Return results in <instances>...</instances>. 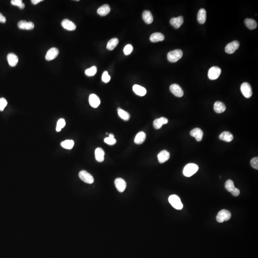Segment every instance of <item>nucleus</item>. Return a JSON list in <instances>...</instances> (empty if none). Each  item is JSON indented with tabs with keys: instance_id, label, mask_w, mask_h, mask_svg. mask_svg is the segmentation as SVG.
Segmentation results:
<instances>
[{
	"instance_id": "1",
	"label": "nucleus",
	"mask_w": 258,
	"mask_h": 258,
	"mask_svg": "<svg viewBox=\"0 0 258 258\" xmlns=\"http://www.w3.org/2000/svg\"><path fill=\"white\" fill-rule=\"evenodd\" d=\"M199 168L195 164L190 163L185 166L183 169V174L187 177H190L197 173Z\"/></svg>"
},
{
	"instance_id": "2",
	"label": "nucleus",
	"mask_w": 258,
	"mask_h": 258,
	"mask_svg": "<svg viewBox=\"0 0 258 258\" xmlns=\"http://www.w3.org/2000/svg\"><path fill=\"white\" fill-rule=\"evenodd\" d=\"M183 52L181 50L176 49L170 51L168 54V59L169 61L175 63L180 60L183 56Z\"/></svg>"
},
{
	"instance_id": "3",
	"label": "nucleus",
	"mask_w": 258,
	"mask_h": 258,
	"mask_svg": "<svg viewBox=\"0 0 258 258\" xmlns=\"http://www.w3.org/2000/svg\"><path fill=\"white\" fill-rule=\"evenodd\" d=\"M168 201L170 204L176 210H181L183 207L180 198L177 195L172 194L170 195L169 197Z\"/></svg>"
},
{
	"instance_id": "4",
	"label": "nucleus",
	"mask_w": 258,
	"mask_h": 258,
	"mask_svg": "<svg viewBox=\"0 0 258 258\" xmlns=\"http://www.w3.org/2000/svg\"><path fill=\"white\" fill-rule=\"evenodd\" d=\"M231 214L230 212L226 210H223L218 212L217 216V220L219 223H222L229 220L231 218Z\"/></svg>"
},
{
	"instance_id": "5",
	"label": "nucleus",
	"mask_w": 258,
	"mask_h": 258,
	"mask_svg": "<svg viewBox=\"0 0 258 258\" xmlns=\"http://www.w3.org/2000/svg\"><path fill=\"white\" fill-rule=\"evenodd\" d=\"M79 177L81 180L87 184H91L94 181V178L90 173L86 171L82 170L79 173Z\"/></svg>"
},
{
	"instance_id": "6",
	"label": "nucleus",
	"mask_w": 258,
	"mask_h": 258,
	"mask_svg": "<svg viewBox=\"0 0 258 258\" xmlns=\"http://www.w3.org/2000/svg\"><path fill=\"white\" fill-rule=\"evenodd\" d=\"M241 90L243 96L246 98H251L252 95V91L251 86L247 82L242 83L241 86Z\"/></svg>"
},
{
	"instance_id": "7",
	"label": "nucleus",
	"mask_w": 258,
	"mask_h": 258,
	"mask_svg": "<svg viewBox=\"0 0 258 258\" xmlns=\"http://www.w3.org/2000/svg\"><path fill=\"white\" fill-rule=\"evenodd\" d=\"M221 70L218 67H213L210 68L208 73V77L211 80H215L220 76Z\"/></svg>"
},
{
	"instance_id": "8",
	"label": "nucleus",
	"mask_w": 258,
	"mask_h": 258,
	"mask_svg": "<svg viewBox=\"0 0 258 258\" xmlns=\"http://www.w3.org/2000/svg\"><path fill=\"white\" fill-rule=\"evenodd\" d=\"M240 47V43L238 41H234L228 44L225 47V51L228 54H231L234 53Z\"/></svg>"
},
{
	"instance_id": "9",
	"label": "nucleus",
	"mask_w": 258,
	"mask_h": 258,
	"mask_svg": "<svg viewBox=\"0 0 258 258\" xmlns=\"http://www.w3.org/2000/svg\"><path fill=\"white\" fill-rule=\"evenodd\" d=\"M170 90L171 92L177 97H182L184 95V91L183 90L179 85L176 84H174L171 85Z\"/></svg>"
},
{
	"instance_id": "10",
	"label": "nucleus",
	"mask_w": 258,
	"mask_h": 258,
	"mask_svg": "<svg viewBox=\"0 0 258 258\" xmlns=\"http://www.w3.org/2000/svg\"><path fill=\"white\" fill-rule=\"evenodd\" d=\"M59 50L56 48H52L48 50L45 59L48 61H51L54 60L59 55Z\"/></svg>"
},
{
	"instance_id": "11",
	"label": "nucleus",
	"mask_w": 258,
	"mask_h": 258,
	"mask_svg": "<svg viewBox=\"0 0 258 258\" xmlns=\"http://www.w3.org/2000/svg\"><path fill=\"white\" fill-rule=\"evenodd\" d=\"M115 185L119 192H123L126 188V183L122 178H116L115 180Z\"/></svg>"
},
{
	"instance_id": "12",
	"label": "nucleus",
	"mask_w": 258,
	"mask_h": 258,
	"mask_svg": "<svg viewBox=\"0 0 258 258\" xmlns=\"http://www.w3.org/2000/svg\"><path fill=\"white\" fill-rule=\"evenodd\" d=\"M18 27L20 29L32 30L34 29L35 25L32 22H26V21H20L18 23Z\"/></svg>"
},
{
	"instance_id": "13",
	"label": "nucleus",
	"mask_w": 258,
	"mask_h": 258,
	"mask_svg": "<svg viewBox=\"0 0 258 258\" xmlns=\"http://www.w3.org/2000/svg\"><path fill=\"white\" fill-rule=\"evenodd\" d=\"M61 25L64 29L67 30L73 31L76 29V25L67 19H65L62 21Z\"/></svg>"
},
{
	"instance_id": "14",
	"label": "nucleus",
	"mask_w": 258,
	"mask_h": 258,
	"mask_svg": "<svg viewBox=\"0 0 258 258\" xmlns=\"http://www.w3.org/2000/svg\"><path fill=\"white\" fill-rule=\"evenodd\" d=\"M170 22L171 25H172L174 28L178 29L180 28L184 23V18L182 16H179L177 17H173L171 19Z\"/></svg>"
},
{
	"instance_id": "15",
	"label": "nucleus",
	"mask_w": 258,
	"mask_h": 258,
	"mask_svg": "<svg viewBox=\"0 0 258 258\" xmlns=\"http://www.w3.org/2000/svg\"><path fill=\"white\" fill-rule=\"evenodd\" d=\"M190 135L194 137L197 141H200L203 139V132L201 129L198 128L194 129L190 132Z\"/></svg>"
},
{
	"instance_id": "16",
	"label": "nucleus",
	"mask_w": 258,
	"mask_h": 258,
	"mask_svg": "<svg viewBox=\"0 0 258 258\" xmlns=\"http://www.w3.org/2000/svg\"><path fill=\"white\" fill-rule=\"evenodd\" d=\"M89 102L91 107L97 108L101 104V100L96 94H91L89 97Z\"/></svg>"
},
{
	"instance_id": "17",
	"label": "nucleus",
	"mask_w": 258,
	"mask_h": 258,
	"mask_svg": "<svg viewBox=\"0 0 258 258\" xmlns=\"http://www.w3.org/2000/svg\"><path fill=\"white\" fill-rule=\"evenodd\" d=\"M170 155L168 151L163 150L158 153L157 157L159 163L163 164L168 161L170 158Z\"/></svg>"
},
{
	"instance_id": "18",
	"label": "nucleus",
	"mask_w": 258,
	"mask_h": 258,
	"mask_svg": "<svg viewBox=\"0 0 258 258\" xmlns=\"http://www.w3.org/2000/svg\"><path fill=\"white\" fill-rule=\"evenodd\" d=\"M168 122V120L165 117H161L159 119L155 120L153 122V125L156 129H159L162 127L164 124H166Z\"/></svg>"
},
{
	"instance_id": "19",
	"label": "nucleus",
	"mask_w": 258,
	"mask_h": 258,
	"mask_svg": "<svg viewBox=\"0 0 258 258\" xmlns=\"http://www.w3.org/2000/svg\"><path fill=\"white\" fill-rule=\"evenodd\" d=\"M7 60L11 67H15L18 62V57L14 53H9L7 55Z\"/></svg>"
},
{
	"instance_id": "20",
	"label": "nucleus",
	"mask_w": 258,
	"mask_h": 258,
	"mask_svg": "<svg viewBox=\"0 0 258 258\" xmlns=\"http://www.w3.org/2000/svg\"><path fill=\"white\" fill-rule=\"evenodd\" d=\"M133 90L136 95L140 96H144L146 95L147 92L146 89L139 85H134L133 86Z\"/></svg>"
},
{
	"instance_id": "21",
	"label": "nucleus",
	"mask_w": 258,
	"mask_h": 258,
	"mask_svg": "<svg viewBox=\"0 0 258 258\" xmlns=\"http://www.w3.org/2000/svg\"><path fill=\"white\" fill-rule=\"evenodd\" d=\"M95 158L98 162L102 163L104 160L105 152L102 148L98 147L95 150Z\"/></svg>"
},
{
	"instance_id": "22",
	"label": "nucleus",
	"mask_w": 258,
	"mask_h": 258,
	"mask_svg": "<svg viewBox=\"0 0 258 258\" xmlns=\"http://www.w3.org/2000/svg\"><path fill=\"white\" fill-rule=\"evenodd\" d=\"M219 138L226 142H230L233 139V134L229 132H224L219 135Z\"/></svg>"
},
{
	"instance_id": "23",
	"label": "nucleus",
	"mask_w": 258,
	"mask_h": 258,
	"mask_svg": "<svg viewBox=\"0 0 258 258\" xmlns=\"http://www.w3.org/2000/svg\"><path fill=\"white\" fill-rule=\"evenodd\" d=\"M226 107L224 103L221 102H216L214 105V110L218 114H221L226 110Z\"/></svg>"
},
{
	"instance_id": "24",
	"label": "nucleus",
	"mask_w": 258,
	"mask_h": 258,
	"mask_svg": "<svg viewBox=\"0 0 258 258\" xmlns=\"http://www.w3.org/2000/svg\"><path fill=\"white\" fill-rule=\"evenodd\" d=\"M143 19L145 23L147 24H151L152 23L153 21V16L151 12L149 11H144L143 13Z\"/></svg>"
},
{
	"instance_id": "25",
	"label": "nucleus",
	"mask_w": 258,
	"mask_h": 258,
	"mask_svg": "<svg viewBox=\"0 0 258 258\" xmlns=\"http://www.w3.org/2000/svg\"><path fill=\"white\" fill-rule=\"evenodd\" d=\"M146 135L144 132H140L137 133L134 139V143L137 144H143L146 139Z\"/></svg>"
},
{
	"instance_id": "26",
	"label": "nucleus",
	"mask_w": 258,
	"mask_h": 258,
	"mask_svg": "<svg viewBox=\"0 0 258 258\" xmlns=\"http://www.w3.org/2000/svg\"><path fill=\"white\" fill-rule=\"evenodd\" d=\"M206 10L203 8L200 9L198 12V21L200 24H204L206 22Z\"/></svg>"
},
{
	"instance_id": "27",
	"label": "nucleus",
	"mask_w": 258,
	"mask_h": 258,
	"mask_svg": "<svg viewBox=\"0 0 258 258\" xmlns=\"http://www.w3.org/2000/svg\"><path fill=\"white\" fill-rule=\"evenodd\" d=\"M164 39V35L161 33H155L152 34L150 37V41L154 43L163 41Z\"/></svg>"
},
{
	"instance_id": "28",
	"label": "nucleus",
	"mask_w": 258,
	"mask_h": 258,
	"mask_svg": "<svg viewBox=\"0 0 258 258\" xmlns=\"http://www.w3.org/2000/svg\"><path fill=\"white\" fill-rule=\"evenodd\" d=\"M110 11V8L108 5H104L102 6L98 9L97 13L99 15L104 16L109 13Z\"/></svg>"
},
{
	"instance_id": "29",
	"label": "nucleus",
	"mask_w": 258,
	"mask_h": 258,
	"mask_svg": "<svg viewBox=\"0 0 258 258\" xmlns=\"http://www.w3.org/2000/svg\"><path fill=\"white\" fill-rule=\"evenodd\" d=\"M246 26L249 29H254L257 27V24L254 20L252 19L247 18L244 20Z\"/></svg>"
},
{
	"instance_id": "30",
	"label": "nucleus",
	"mask_w": 258,
	"mask_h": 258,
	"mask_svg": "<svg viewBox=\"0 0 258 258\" xmlns=\"http://www.w3.org/2000/svg\"><path fill=\"white\" fill-rule=\"evenodd\" d=\"M117 110H118V115H119L120 118L122 119V120H124L125 121H128L130 120V115L128 112L123 110L120 108H118Z\"/></svg>"
},
{
	"instance_id": "31",
	"label": "nucleus",
	"mask_w": 258,
	"mask_h": 258,
	"mask_svg": "<svg viewBox=\"0 0 258 258\" xmlns=\"http://www.w3.org/2000/svg\"><path fill=\"white\" fill-rule=\"evenodd\" d=\"M118 43H119V40H118V38H112L108 42L107 45V48L108 50H112L116 47H117Z\"/></svg>"
},
{
	"instance_id": "32",
	"label": "nucleus",
	"mask_w": 258,
	"mask_h": 258,
	"mask_svg": "<svg viewBox=\"0 0 258 258\" xmlns=\"http://www.w3.org/2000/svg\"><path fill=\"white\" fill-rule=\"evenodd\" d=\"M74 141L72 140H67L64 141H62L61 143V145L63 148L65 149H68V150H70V149H72L74 145Z\"/></svg>"
},
{
	"instance_id": "33",
	"label": "nucleus",
	"mask_w": 258,
	"mask_h": 258,
	"mask_svg": "<svg viewBox=\"0 0 258 258\" xmlns=\"http://www.w3.org/2000/svg\"><path fill=\"white\" fill-rule=\"evenodd\" d=\"M116 140L114 138V135L112 133H110L109 137L104 139V142L107 144L113 145L116 143Z\"/></svg>"
},
{
	"instance_id": "34",
	"label": "nucleus",
	"mask_w": 258,
	"mask_h": 258,
	"mask_svg": "<svg viewBox=\"0 0 258 258\" xmlns=\"http://www.w3.org/2000/svg\"><path fill=\"white\" fill-rule=\"evenodd\" d=\"M225 188L228 192L231 193L235 188L233 182L230 179L228 180L225 183Z\"/></svg>"
},
{
	"instance_id": "35",
	"label": "nucleus",
	"mask_w": 258,
	"mask_h": 258,
	"mask_svg": "<svg viewBox=\"0 0 258 258\" xmlns=\"http://www.w3.org/2000/svg\"><path fill=\"white\" fill-rule=\"evenodd\" d=\"M97 71V68L95 66H93L90 68H88L85 70V74L89 77L93 76L96 74Z\"/></svg>"
},
{
	"instance_id": "36",
	"label": "nucleus",
	"mask_w": 258,
	"mask_h": 258,
	"mask_svg": "<svg viewBox=\"0 0 258 258\" xmlns=\"http://www.w3.org/2000/svg\"><path fill=\"white\" fill-rule=\"evenodd\" d=\"M66 125V121L64 119H60L57 121V125H56V132H60L62 129L64 128Z\"/></svg>"
},
{
	"instance_id": "37",
	"label": "nucleus",
	"mask_w": 258,
	"mask_h": 258,
	"mask_svg": "<svg viewBox=\"0 0 258 258\" xmlns=\"http://www.w3.org/2000/svg\"><path fill=\"white\" fill-rule=\"evenodd\" d=\"M11 4L18 7L21 9H24L25 7V3H23L22 0H12L11 1Z\"/></svg>"
},
{
	"instance_id": "38",
	"label": "nucleus",
	"mask_w": 258,
	"mask_h": 258,
	"mask_svg": "<svg viewBox=\"0 0 258 258\" xmlns=\"http://www.w3.org/2000/svg\"><path fill=\"white\" fill-rule=\"evenodd\" d=\"M133 45L131 44H128L124 47L123 52L125 55H129L133 52Z\"/></svg>"
},
{
	"instance_id": "39",
	"label": "nucleus",
	"mask_w": 258,
	"mask_h": 258,
	"mask_svg": "<svg viewBox=\"0 0 258 258\" xmlns=\"http://www.w3.org/2000/svg\"><path fill=\"white\" fill-rule=\"evenodd\" d=\"M7 105L6 99L3 98H0V111H3Z\"/></svg>"
},
{
	"instance_id": "40",
	"label": "nucleus",
	"mask_w": 258,
	"mask_h": 258,
	"mask_svg": "<svg viewBox=\"0 0 258 258\" xmlns=\"http://www.w3.org/2000/svg\"><path fill=\"white\" fill-rule=\"evenodd\" d=\"M110 80V77L106 71L104 72L102 76V80L105 83H108Z\"/></svg>"
},
{
	"instance_id": "41",
	"label": "nucleus",
	"mask_w": 258,
	"mask_h": 258,
	"mask_svg": "<svg viewBox=\"0 0 258 258\" xmlns=\"http://www.w3.org/2000/svg\"><path fill=\"white\" fill-rule=\"evenodd\" d=\"M251 165L255 169H258V157L253 158L251 160Z\"/></svg>"
},
{
	"instance_id": "42",
	"label": "nucleus",
	"mask_w": 258,
	"mask_h": 258,
	"mask_svg": "<svg viewBox=\"0 0 258 258\" xmlns=\"http://www.w3.org/2000/svg\"><path fill=\"white\" fill-rule=\"evenodd\" d=\"M231 193L234 197H238L240 194V191L238 188L235 187V189L231 192Z\"/></svg>"
},
{
	"instance_id": "43",
	"label": "nucleus",
	"mask_w": 258,
	"mask_h": 258,
	"mask_svg": "<svg viewBox=\"0 0 258 258\" xmlns=\"http://www.w3.org/2000/svg\"><path fill=\"white\" fill-rule=\"evenodd\" d=\"M6 21V18L1 13H0V23H5Z\"/></svg>"
},
{
	"instance_id": "44",
	"label": "nucleus",
	"mask_w": 258,
	"mask_h": 258,
	"mask_svg": "<svg viewBox=\"0 0 258 258\" xmlns=\"http://www.w3.org/2000/svg\"><path fill=\"white\" fill-rule=\"evenodd\" d=\"M42 1H43V0H32V1H31V2L33 4L36 5Z\"/></svg>"
}]
</instances>
